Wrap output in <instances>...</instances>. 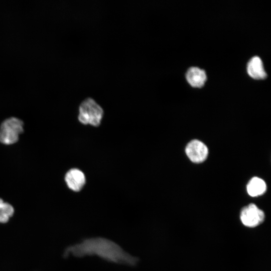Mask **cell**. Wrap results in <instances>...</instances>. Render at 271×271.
Returning a JSON list of instances; mask_svg holds the SVG:
<instances>
[{
	"label": "cell",
	"instance_id": "6da1fadb",
	"mask_svg": "<svg viewBox=\"0 0 271 271\" xmlns=\"http://www.w3.org/2000/svg\"><path fill=\"white\" fill-rule=\"evenodd\" d=\"M70 254L76 257L94 255L110 262L130 265H136L139 261L114 242L103 237L87 238L69 246L64 255L67 257Z\"/></svg>",
	"mask_w": 271,
	"mask_h": 271
},
{
	"label": "cell",
	"instance_id": "7a4b0ae2",
	"mask_svg": "<svg viewBox=\"0 0 271 271\" xmlns=\"http://www.w3.org/2000/svg\"><path fill=\"white\" fill-rule=\"evenodd\" d=\"M78 119L84 125L98 126L102 119L103 110L101 106L91 97L84 99L79 106Z\"/></svg>",
	"mask_w": 271,
	"mask_h": 271
},
{
	"label": "cell",
	"instance_id": "3957f363",
	"mask_svg": "<svg viewBox=\"0 0 271 271\" xmlns=\"http://www.w3.org/2000/svg\"><path fill=\"white\" fill-rule=\"evenodd\" d=\"M23 122L18 118L11 117L5 119L0 126V142L5 145L17 142L23 131Z\"/></svg>",
	"mask_w": 271,
	"mask_h": 271
},
{
	"label": "cell",
	"instance_id": "277c9868",
	"mask_svg": "<svg viewBox=\"0 0 271 271\" xmlns=\"http://www.w3.org/2000/svg\"><path fill=\"white\" fill-rule=\"evenodd\" d=\"M264 217L263 211L253 203L244 207L240 214L241 222L248 227H254L260 225L263 222Z\"/></svg>",
	"mask_w": 271,
	"mask_h": 271
},
{
	"label": "cell",
	"instance_id": "5b68a950",
	"mask_svg": "<svg viewBox=\"0 0 271 271\" xmlns=\"http://www.w3.org/2000/svg\"><path fill=\"white\" fill-rule=\"evenodd\" d=\"M185 152L192 162L200 163L206 159L208 150L203 143L197 140H193L187 145Z\"/></svg>",
	"mask_w": 271,
	"mask_h": 271
},
{
	"label": "cell",
	"instance_id": "8992f818",
	"mask_svg": "<svg viewBox=\"0 0 271 271\" xmlns=\"http://www.w3.org/2000/svg\"><path fill=\"white\" fill-rule=\"evenodd\" d=\"M64 180L69 189L76 192L82 189L86 181L84 173L77 168H72L67 171Z\"/></svg>",
	"mask_w": 271,
	"mask_h": 271
},
{
	"label": "cell",
	"instance_id": "52a82bcc",
	"mask_svg": "<svg viewBox=\"0 0 271 271\" xmlns=\"http://www.w3.org/2000/svg\"><path fill=\"white\" fill-rule=\"evenodd\" d=\"M186 79L194 87H202L206 81L207 76L204 70L198 67L190 68L186 74Z\"/></svg>",
	"mask_w": 271,
	"mask_h": 271
},
{
	"label": "cell",
	"instance_id": "ba28073f",
	"mask_svg": "<svg viewBox=\"0 0 271 271\" xmlns=\"http://www.w3.org/2000/svg\"><path fill=\"white\" fill-rule=\"evenodd\" d=\"M247 71L248 75L255 79H263L266 77L263 64L257 56L252 57L248 62Z\"/></svg>",
	"mask_w": 271,
	"mask_h": 271
},
{
	"label": "cell",
	"instance_id": "9c48e42d",
	"mask_svg": "<svg viewBox=\"0 0 271 271\" xmlns=\"http://www.w3.org/2000/svg\"><path fill=\"white\" fill-rule=\"evenodd\" d=\"M248 194L252 197H256L263 194L266 191V185L261 179L254 177L247 185Z\"/></svg>",
	"mask_w": 271,
	"mask_h": 271
},
{
	"label": "cell",
	"instance_id": "30bf717a",
	"mask_svg": "<svg viewBox=\"0 0 271 271\" xmlns=\"http://www.w3.org/2000/svg\"><path fill=\"white\" fill-rule=\"evenodd\" d=\"M14 213L13 207L0 198V223L7 222Z\"/></svg>",
	"mask_w": 271,
	"mask_h": 271
}]
</instances>
